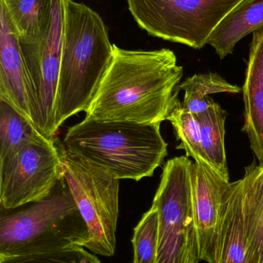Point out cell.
Instances as JSON below:
<instances>
[{
	"mask_svg": "<svg viewBox=\"0 0 263 263\" xmlns=\"http://www.w3.org/2000/svg\"><path fill=\"white\" fill-rule=\"evenodd\" d=\"M113 59L85 118L162 123L182 104L183 67L169 49L130 50L113 45Z\"/></svg>",
	"mask_w": 263,
	"mask_h": 263,
	"instance_id": "cell-1",
	"label": "cell"
},
{
	"mask_svg": "<svg viewBox=\"0 0 263 263\" xmlns=\"http://www.w3.org/2000/svg\"><path fill=\"white\" fill-rule=\"evenodd\" d=\"M61 62L56 97V127L86 112L109 69L113 45L101 17L83 3L63 0Z\"/></svg>",
	"mask_w": 263,
	"mask_h": 263,
	"instance_id": "cell-2",
	"label": "cell"
},
{
	"mask_svg": "<svg viewBox=\"0 0 263 263\" xmlns=\"http://www.w3.org/2000/svg\"><path fill=\"white\" fill-rule=\"evenodd\" d=\"M161 123L102 122L85 118L69 127L63 148L73 156L108 170L118 179L151 177L168 156Z\"/></svg>",
	"mask_w": 263,
	"mask_h": 263,
	"instance_id": "cell-3",
	"label": "cell"
},
{
	"mask_svg": "<svg viewBox=\"0 0 263 263\" xmlns=\"http://www.w3.org/2000/svg\"><path fill=\"white\" fill-rule=\"evenodd\" d=\"M86 222L69 190L52 194L15 213L0 218V258L84 247Z\"/></svg>",
	"mask_w": 263,
	"mask_h": 263,
	"instance_id": "cell-4",
	"label": "cell"
},
{
	"mask_svg": "<svg viewBox=\"0 0 263 263\" xmlns=\"http://www.w3.org/2000/svg\"><path fill=\"white\" fill-rule=\"evenodd\" d=\"M189 158L169 159L162 172L152 205L159 215L157 263H199Z\"/></svg>",
	"mask_w": 263,
	"mask_h": 263,
	"instance_id": "cell-5",
	"label": "cell"
},
{
	"mask_svg": "<svg viewBox=\"0 0 263 263\" xmlns=\"http://www.w3.org/2000/svg\"><path fill=\"white\" fill-rule=\"evenodd\" d=\"M63 165V179L89 231L84 247L95 254L112 256L117 242L120 179L64 148Z\"/></svg>",
	"mask_w": 263,
	"mask_h": 263,
	"instance_id": "cell-6",
	"label": "cell"
},
{
	"mask_svg": "<svg viewBox=\"0 0 263 263\" xmlns=\"http://www.w3.org/2000/svg\"><path fill=\"white\" fill-rule=\"evenodd\" d=\"M244 0H127L142 29L153 36L201 49L220 22Z\"/></svg>",
	"mask_w": 263,
	"mask_h": 263,
	"instance_id": "cell-7",
	"label": "cell"
},
{
	"mask_svg": "<svg viewBox=\"0 0 263 263\" xmlns=\"http://www.w3.org/2000/svg\"><path fill=\"white\" fill-rule=\"evenodd\" d=\"M63 149L55 139L32 142L0 162V205L10 211L52 194L63 179Z\"/></svg>",
	"mask_w": 263,
	"mask_h": 263,
	"instance_id": "cell-8",
	"label": "cell"
},
{
	"mask_svg": "<svg viewBox=\"0 0 263 263\" xmlns=\"http://www.w3.org/2000/svg\"><path fill=\"white\" fill-rule=\"evenodd\" d=\"M63 0H54L52 18L41 40L19 42L29 76L34 100L32 121L48 139L57 134L55 106L61 62Z\"/></svg>",
	"mask_w": 263,
	"mask_h": 263,
	"instance_id": "cell-9",
	"label": "cell"
},
{
	"mask_svg": "<svg viewBox=\"0 0 263 263\" xmlns=\"http://www.w3.org/2000/svg\"><path fill=\"white\" fill-rule=\"evenodd\" d=\"M191 193L201 260L218 263L222 204L230 181L208 165L191 164Z\"/></svg>",
	"mask_w": 263,
	"mask_h": 263,
	"instance_id": "cell-10",
	"label": "cell"
},
{
	"mask_svg": "<svg viewBox=\"0 0 263 263\" xmlns=\"http://www.w3.org/2000/svg\"><path fill=\"white\" fill-rule=\"evenodd\" d=\"M0 6V100L33 123V97L18 37L6 9Z\"/></svg>",
	"mask_w": 263,
	"mask_h": 263,
	"instance_id": "cell-11",
	"label": "cell"
},
{
	"mask_svg": "<svg viewBox=\"0 0 263 263\" xmlns=\"http://www.w3.org/2000/svg\"><path fill=\"white\" fill-rule=\"evenodd\" d=\"M242 89L245 104L242 131L248 136L259 163L263 164V26L253 32Z\"/></svg>",
	"mask_w": 263,
	"mask_h": 263,
	"instance_id": "cell-12",
	"label": "cell"
},
{
	"mask_svg": "<svg viewBox=\"0 0 263 263\" xmlns=\"http://www.w3.org/2000/svg\"><path fill=\"white\" fill-rule=\"evenodd\" d=\"M247 239V263H263V164L247 166L239 179Z\"/></svg>",
	"mask_w": 263,
	"mask_h": 263,
	"instance_id": "cell-13",
	"label": "cell"
},
{
	"mask_svg": "<svg viewBox=\"0 0 263 263\" xmlns=\"http://www.w3.org/2000/svg\"><path fill=\"white\" fill-rule=\"evenodd\" d=\"M247 239L239 180L224 195L218 263H247Z\"/></svg>",
	"mask_w": 263,
	"mask_h": 263,
	"instance_id": "cell-14",
	"label": "cell"
},
{
	"mask_svg": "<svg viewBox=\"0 0 263 263\" xmlns=\"http://www.w3.org/2000/svg\"><path fill=\"white\" fill-rule=\"evenodd\" d=\"M263 26V0H244L213 30L207 41L221 60L233 54L242 38Z\"/></svg>",
	"mask_w": 263,
	"mask_h": 263,
	"instance_id": "cell-15",
	"label": "cell"
},
{
	"mask_svg": "<svg viewBox=\"0 0 263 263\" xmlns=\"http://www.w3.org/2000/svg\"><path fill=\"white\" fill-rule=\"evenodd\" d=\"M19 42L41 40L50 27L54 0H0Z\"/></svg>",
	"mask_w": 263,
	"mask_h": 263,
	"instance_id": "cell-16",
	"label": "cell"
},
{
	"mask_svg": "<svg viewBox=\"0 0 263 263\" xmlns=\"http://www.w3.org/2000/svg\"><path fill=\"white\" fill-rule=\"evenodd\" d=\"M196 117L200 126L202 149L207 160L221 177L230 181L225 147L226 111L213 101L208 109Z\"/></svg>",
	"mask_w": 263,
	"mask_h": 263,
	"instance_id": "cell-17",
	"label": "cell"
},
{
	"mask_svg": "<svg viewBox=\"0 0 263 263\" xmlns=\"http://www.w3.org/2000/svg\"><path fill=\"white\" fill-rule=\"evenodd\" d=\"M48 139L30 120L0 100V162L28 144Z\"/></svg>",
	"mask_w": 263,
	"mask_h": 263,
	"instance_id": "cell-18",
	"label": "cell"
},
{
	"mask_svg": "<svg viewBox=\"0 0 263 263\" xmlns=\"http://www.w3.org/2000/svg\"><path fill=\"white\" fill-rule=\"evenodd\" d=\"M179 91L185 92L182 106L197 116L205 112L214 101L210 94H237L242 90L240 86L232 84L215 72L196 74L184 80L179 86Z\"/></svg>",
	"mask_w": 263,
	"mask_h": 263,
	"instance_id": "cell-19",
	"label": "cell"
},
{
	"mask_svg": "<svg viewBox=\"0 0 263 263\" xmlns=\"http://www.w3.org/2000/svg\"><path fill=\"white\" fill-rule=\"evenodd\" d=\"M167 120L172 125L177 140L181 142L177 146L178 149L185 150L187 157L193 158L196 163L211 166L202 149L197 117L184 109L182 104H180L172 111Z\"/></svg>",
	"mask_w": 263,
	"mask_h": 263,
	"instance_id": "cell-20",
	"label": "cell"
},
{
	"mask_svg": "<svg viewBox=\"0 0 263 263\" xmlns=\"http://www.w3.org/2000/svg\"><path fill=\"white\" fill-rule=\"evenodd\" d=\"M134 263H157L159 215L151 206L134 228L132 240Z\"/></svg>",
	"mask_w": 263,
	"mask_h": 263,
	"instance_id": "cell-21",
	"label": "cell"
},
{
	"mask_svg": "<svg viewBox=\"0 0 263 263\" xmlns=\"http://www.w3.org/2000/svg\"><path fill=\"white\" fill-rule=\"evenodd\" d=\"M0 263H101L83 247H77L49 253L0 258Z\"/></svg>",
	"mask_w": 263,
	"mask_h": 263,
	"instance_id": "cell-22",
	"label": "cell"
}]
</instances>
